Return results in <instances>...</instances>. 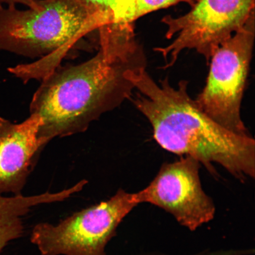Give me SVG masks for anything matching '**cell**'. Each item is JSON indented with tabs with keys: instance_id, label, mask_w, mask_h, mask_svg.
Listing matches in <instances>:
<instances>
[{
	"instance_id": "obj_1",
	"label": "cell",
	"mask_w": 255,
	"mask_h": 255,
	"mask_svg": "<svg viewBox=\"0 0 255 255\" xmlns=\"http://www.w3.org/2000/svg\"><path fill=\"white\" fill-rule=\"evenodd\" d=\"M100 31V49L75 66H59L42 80L30 104L40 120L38 138L44 145L56 137L85 131L101 115L132 97L137 58L133 28L110 25Z\"/></svg>"
},
{
	"instance_id": "obj_2",
	"label": "cell",
	"mask_w": 255,
	"mask_h": 255,
	"mask_svg": "<svg viewBox=\"0 0 255 255\" xmlns=\"http://www.w3.org/2000/svg\"><path fill=\"white\" fill-rule=\"evenodd\" d=\"M128 77L139 92L132 103L150 124L161 148L196 159L214 176L218 164L241 182L255 178L254 139L232 132L207 116L188 93L187 81L177 88L167 78L158 84L145 66L132 70Z\"/></svg>"
},
{
	"instance_id": "obj_3",
	"label": "cell",
	"mask_w": 255,
	"mask_h": 255,
	"mask_svg": "<svg viewBox=\"0 0 255 255\" xmlns=\"http://www.w3.org/2000/svg\"><path fill=\"white\" fill-rule=\"evenodd\" d=\"M37 9L19 10L0 6V50L38 61L9 68L23 82L42 80L60 66L69 51L82 37L107 22L76 0H40Z\"/></svg>"
},
{
	"instance_id": "obj_4",
	"label": "cell",
	"mask_w": 255,
	"mask_h": 255,
	"mask_svg": "<svg viewBox=\"0 0 255 255\" xmlns=\"http://www.w3.org/2000/svg\"><path fill=\"white\" fill-rule=\"evenodd\" d=\"M255 12L243 27L224 41L210 58L205 87L195 99L200 109L225 129L250 135L241 105L253 55Z\"/></svg>"
},
{
	"instance_id": "obj_5",
	"label": "cell",
	"mask_w": 255,
	"mask_h": 255,
	"mask_svg": "<svg viewBox=\"0 0 255 255\" xmlns=\"http://www.w3.org/2000/svg\"><path fill=\"white\" fill-rule=\"evenodd\" d=\"M139 204L138 192L120 189L110 199L76 212L56 225H36L31 232V243L41 255H107L105 248L120 223Z\"/></svg>"
},
{
	"instance_id": "obj_6",
	"label": "cell",
	"mask_w": 255,
	"mask_h": 255,
	"mask_svg": "<svg viewBox=\"0 0 255 255\" xmlns=\"http://www.w3.org/2000/svg\"><path fill=\"white\" fill-rule=\"evenodd\" d=\"M255 0H197L189 12L179 17L165 16V36L174 39L169 45L156 48L173 66L183 50L194 49L207 62L225 41L244 26L253 12Z\"/></svg>"
},
{
	"instance_id": "obj_7",
	"label": "cell",
	"mask_w": 255,
	"mask_h": 255,
	"mask_svg": "<svg viewBox=\"0 0 255 255\" xmlns=\"http://www.w3.org/2000/svg\"><path fill=\"white\" fill-rule=\"evenodd\" d=\"M200 162L183 156L162 165L147 187L138 191L141 203H150L170 213L191 231L214 218V203L203 190Z\"/></svg>"
},
{
	"instance_id": "obj_8",
	"label": "cell",
	"mask_w": 255,
	"mask_h": 255,
	"mask_svg": "<svg viewBox=\"0 0 255 255\" xmlns=\"http://www.w3.org/2000/svg\"><path fill=\"white\" fill-rule=\"evenodd\" d=\"M36 115L20 124L0 117V194L20 195L38 154L44 145L38 138Z\"/></svg>"
},
{
	"instance_id": "obj_9",
	"label": "cell",
	"mask_w": 255,
	"mask_h": 255,
	"mask_svg": "<svg viewBox=\"0 0 255 255\" xmlns=\"http://www.w3.org/2000/svg\"><path fill=\"white\" fill-rule=\"evenodd\" d=\"M71 193L68 189L31 196L20 194L5 197L0 194V254L9 242L23 235V217L30 212L32 207L62 202L68 199Z\"/></svg>"
},
{
	"instance_id": "obj_10",
	"label": "cell",
	"mask_w": 255,
	"mask_h": 255,
	"mask_svg": "<svg viewBox=\"0 0 255 255\" xmlns=\"http://www.w3.org/2000/svg\"><path fill=\"white\" fill-rule=\"evenodd\" d=\"M197 0H135L128 17L129 23L150 12L185 2L191 7Z\"/></svg>"
},
{
	"instance_id": "obj_11",
	"label": "cell",
	"mask_w": 255,
	"mask_h": 255,
	"mask_svg": "<svg viewBox=\"0 0 255 255\" xmlns=\"http://www.w3.org/2000/svg\"><path fill=\"white\" fill-rule=\"evenodd\" d=\"M135 0H111L110 11L112 22L116 24H128V17Z\"/></svg>"
},
{
	"instance_id": "obj_12",
	"label": "cell",
	"mask_w": 255,
	"mask_h": 255,
	"mask_svg": "<svg viewBox=\"0 0 255 255\" xmlns=\"http://www.w3.org/2000/svg\"><path fill=\"white\" fill-rule=\"evenodd\" d=\"M76 1L84 6L92 13L104 18L107 21L108 24L113 23L110 11L111 0H76Z\"/></svg>"
},
{
	"instance_id": "obj_13",
	"label": "cell",
	"mask_w": 255,
	"mask_h": 255,
	"mask_svg": "<svg viewBox=\"0 0 255 255\" xmlns=\"http://www.w3.org/2000/svg\"><path fill=\"white\" fill-rule=\"evenodd\" d=\"M4 4L8 5L21 4L31 9H37L40 7V0H0V6Z\"/></svg>"
}]
</instances>
